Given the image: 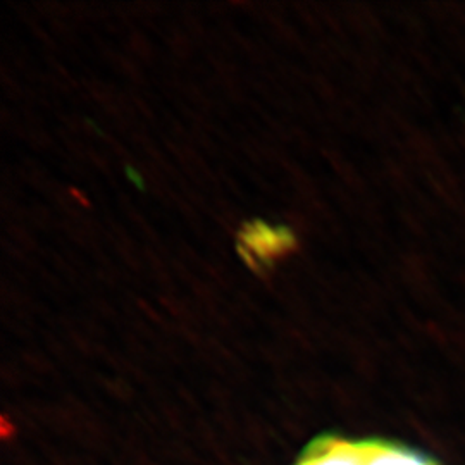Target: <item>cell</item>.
Wrapping results in <instances>:
<instances>
[{
  "mask_svg": "<svg viewBox=\"0 0 465 465\" xmlns=\"http://www.w3.org/2000/svg\"><path fill=\"white\" fill-rule=\"evenodd\" d=\"M295 234L286 226H272L266 221H252L243 226L238 252L253 269H267L295 249Z\"/></svg>",
  "mask_w": 465,
  "mask_h": 465,
  "instance_id": "1",
  "label": "cell"
},
{
  "mask_svg": "<svg viewBox=\"0 0 465 465\" xmlns=\"http://www.w3.org/2000/svg\"><path fill=\"white\" fill-rule=\"evenodd\" d=\"M295 465H366V441L321 438Z\"/></svg>",
  "mask_w": 465,
  "mask_h": 465,
  "instance_id": "2",
  "label": "cell"
},
{
  "mask_svg": "<svg viewBox=\"0 0 465 465\" xmlns=\"http://www.w3.org/2000/svg\"><path fill=\"white\" fill-rule=\"evenodd\" d=\"M366 465H436L414 450L384 441H366Z\"/></svg>",
  "mask_w": 465,
  "mask_h": 465,
  "instance_id": "3",
  "label": "cell"
}]
</instances>
